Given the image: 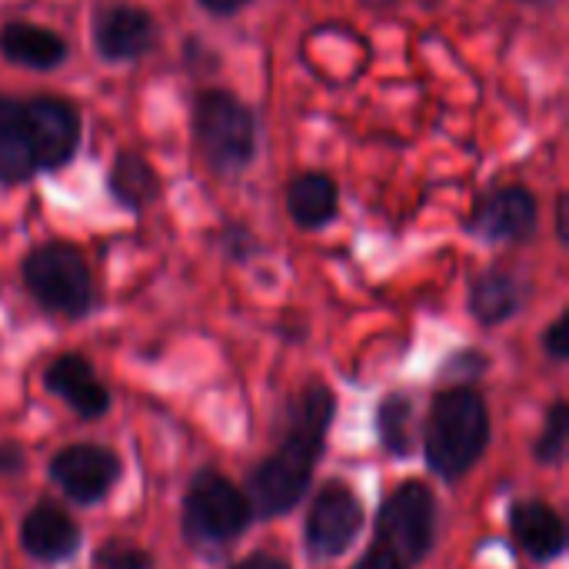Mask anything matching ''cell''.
I'll return each instance as SVG.
<instances>
[{
    "instance_id": "9a60e30c",
    "label": "cell",
    "mask_w": 569,
    "mask_h": 569,
    "mask_svg": "<svg viewBox=\"0 0 569 569\" xmlns=\"http://www.w3.org/2000/svg\"><path fill=\"white\" fill-rule=\"evenodd\" d=\"M510 527H513L517 543L533 560H553L567 547V527L557 517V510H550L547 503H520V507H513Z\"/></svg>"
},
{
    "instance_id": "d4e9b609",
    "label": "cell",
    "mask_w": 569,
    "mask_h": 569,
    "mask_svg": "<svg viewBox=\"0 0 569 569\" xmlns=\"http://www.w3.org/2000/svg\"><path fill=\"white\" fill-rule=\"evenodd\" d=\"M233 569H290L283 560H277V557H270V553H253V557H247L243 563H237Z\"/></svg>"
},
{
    "instance_id": "d6986e66",
    "label": "cell",
    "mask_w": 569,
    "mask_h": 569,
    "mask_svg": "<svg viewBox=\"0 0 569 569\" xmlns=\"http://www.w3.org/2000/svg\"><path fill=\"white\" fill-rule=\"evenodd\" d=\"M520 283L507 273H487L473 283L470 310L480 323H503L520 310Z\"/></svg>"
},
{
    "instance_id": "e0dca14e",
    "label": "cell",
    "mask_w": 569,
    "mask_h": 569,
    "mask_svg": "<svg viewBox=\"0 0 569 569\" xmlns=\"http://www.w3.org/2000/svg\"><path fill=\"white\" fill-rule=\"evenodd\" d=\"M33 173L37 167L23 127V103L0 97V183H20Z\"/></svg>"
},
{
    "instance_id": "277c9868",
    "label": "cell",
    "mask_w": 569,
    "mask_h": 569,
    "mask_svg": "<svg viewBox=\"0 0 569 569\" xmlns=\"http://www.w3.org/2000/svg\"><path fill=\"white\" fill-rule=\"evenodd\" d=\"M250 517L253 510L243 490H237L227 477L213 470H203L193 477L187 500H183V533L193 547L200 550L227 547L247 530Z\"/></svg>"
},
{
    "instance_id": "7a4b0ae2",
    "label": "cell",
    "mask_w": 569,
    "mask_h": 569,
    "mask_svg": "<svg viewBox=\"0 0 569 569\" xmlns=\"http://www.w3.org/2000/svg\"><path fill=\"white\" fill-rule=\"evenodd\" d=\"M490 443V413L477 390L457 387L433 400L427 423V463L437 477H463Z\"/></svg>"
},
{
    "instance_id": "9c48e42d",
    "label": "cell",
    "mask_w": 569,
    "mask_h": 569,
    "mask_svg": "<svg viewBox=\"0 0 569 569\" xmlns=\"http://www.w3.org/2000/svg\"><path fill=\"white\" fill-rule=\"evenodd\" d=\"M50 477L67 497H73L80 503H97L117 483L120 460L107 447L77 443V447H67L53 457Z\"/></svg>"
},
{
    "instance_id": "7402d4cb",
    "label": "cell",
    "mask_w": 569,
    "mask_h": 569,
    "mask_svg": "<svg viewBox=\"0 0 569 569\" xmlns=\"http://www.w3.org/2000/svg\"><path fill=\"white\" fill-rule=\"evenodd\" d=\"M97 563L103 569H150L153 560L150 553L137 550V547H127V543H110L97 553Z\"/></svg>"
},
{
    "instance_id": "5b68a950",
    "label": "cell",
    "mask_w": 569,
    "mask_h": 569,
    "mask_svg": "<svg viewBox=\"0 0 569 569\" xmlns=\"http://www.w3.org/2000/svg\"><path fill=\"white\" fill-rule=\"evenodd\" d=\"M23 280H27V290L37 297V303L53 313L83 317L93 303L90 270L83 257L67 243L37 247L23 263Z\"/></svg>"
},
{
    "instance_id": "2e32d148",
    "label": "cell",
    "mask_w": 569,
    "mask_h": 569,
    "mask_svg": "<svg viewBox=\"0 0 569 569\" xmlns=\"http://www.w3.org/2000/svg\"><path fill=\"white\" fill-rule=\"evenodd\" d=\"M337 207H340V190L327 173H303L290 183L287 210L297 227L317 230L337 217Z\"/></svg>"
},
{
    "instance_id": "52a82bcc",
    "label": "cell",
    "mask_w": 569,
    "mask_h": 569,
    "mask_svg": "<svg viewBox=\"0 0 569 569\" xmlns=\"http://www.w3.org/2000/svg\"><path fill=\"white\" fill-rule=\"evenodd\" d=\"M23 127L37 170L67 167L80 147V113L60 97H33L23 103Z\"/></svg>"
},
{
    "instance_id": "8992f818",
    "label": "cell",
    "mask_w": 569,
    "mask_h": 569,
    "mask_svg": "<svg viewBox=\"0 0 569 569\" xmlns=\"http://www.w3.org/2000/svg\"><path fill=\"white\" fill-rule=\"evenodd\" d=\"M437 533V503L423 483H403L383 500L377 517V547L397 557L403 567L420 563Z\"/></svg>"
},
{
    "instance_id": "6da1fadb",
    "label": "cell",
    "mask_w": 569,
    "mask_h": 569,
    "mask_svg": "<svg viewBox=\"0 0 569 569\" xmlns=\"http://www.w3.org/2000/svg\"><path fill=\"white\" fill-rule=\"evenodd\" d=\"M333 420V393L310 387L290 407V430L273 457H267L247 480L250 510L257 517H280L300 503L313 467L323 453V433Z\"/></svg>"
},
{
    "instance_id": "4fadbf2b",
    "label": "cell",
    "mask_w": 569,
    "mask_h": 569,
    "mask_svg": "<svg viewBox=\"0 0 569 569\" xmlns=\"http://www.w3.org/2000/svg\"><path fill=\"white\" fill-rule=\"evenodd\" d=\"M20 540L30 557L43 563H57V560H67L80 547V530L60 507L40 503L27 513Z\"/></svg>"
},
{
    "instance_id": "ffe728a7",
    "label": "cell",
    "mask_w": 569,
    "mask_h": 569,
    "mask_svg": "<svg viewBox=\"0 0 569 569\" xmlns=\"http://www.w3.org/2000/svg\"><path fill=\"white\" fill-rule=\"evenodd\" d=\"M410 420H413V403L403 393H393L380 403V440L393 457L410 453Z\"/></svg>"
},
{
    "instance_id": "603a6c76",
    "label": "cell",
    "mask_w": 569,
    "mask_h": 569,
    "mask_svg": "<svg viewBox=\"0 0 569 569\" xmlns=\"http://www.w3.org/2000/svg\"><path fill=\"white\" fill-rule=\"evenodd\" d=\"M567 317H560L550 330H547V337H543V350L553 357V360H567L569 357V330H567Z\"/></svg>"
},
{
    "instance_id": "5bb4252c",
    "label": "cell",
    "mask_w": 569,
    "mask_h": 569,
    "mask_svg": "<svg viewBox=\"0 0 569 569\" xmlns=\"http://www.w3.org/2000/svg\"><path fill=\"white\" fill-rule=\"evenodd\" d=\"M0 53L30 70H50L67 60V43L47 27H33L23 20H13L0 30Z\"/></svg>"
},
{
    "instance_id": "484cf974",
    "label": "cell",
    "mask_w": 569,
    "mask_h": 569,
    "mask_svg": "<svg viewBox=\"0 0 569 569\" xmlns=\"http://www.w3.org/2000/svg\"><path fill=\"white\" fill-rule=\"evenodd\" d=\"M250 0H200V7L203 10H210V13H220V17H227V13H237L240 7H247Z\"/></svg>"
},
{
    "instance_id": "8fae6325",
    "label": "cell",
    "mask_w": 569,
    "mask_h": 569,
    "mask_svg": "<svg viewBox=\"0 0 569 569\" xmlns=\"http://www.w3.org/2000/svg\"><path fill=\"white\" fill-rule=\"evenodd\" d=\"M93 43L103 60H133L153 43V20L140 7H107L93 23Z\"/></svg>"
},
{
    "instance_id": "ac0fdd59",
    "label": "cell",
    "mask_w": 569,
    "mask_h": 569,
    "mask_svg": "<svg viewBox=\"0 0 569 569\" xmlns=\"http://www.w3.org/2000/svg\"><path fill=\"white\" fill-rule=\"evenodd\" d=\"M110 193L127 207V210H140L147 207L157 193H160V180L153 173V167L140 157V153H120L110 167Z\"/></svg>"
},
{
    "instance_id": "ba28073f",
    "label": "cell",
    "mask_w": 569,
    "mask_h": 569,
    "mask_svg": "<svg viewBox=\"0 0 569 569\" xmlns=\"http://www.w3.org/2000/svg\"><path fill=\"white\" fill-rule=\"evenodd\" d=\"M360 527H363L360 500L347 487L333 483L317 497V503L307 517V547H310V553H317L323 560L340 557L350 550Z\"/></svg>"
},
{
    "instance_id": "4316f807",
    "label": "cell",
    "mask_w": 569,
    "mask_h": 569,
    "mask_svg": "<svg viewBox=\"0 0 569 569\" xmlns=\"http://www.w3.org/2000/svg\"><path fill=\"white\" fill-rule=\"evenodd\" d=\"M557 233H560V240H567V197H560L557 200Z\"/></svg>"
},
{
    "instance_id": "44dd1931",
    "label": "cell",
    "mask_w": 569,
    "mask_h": 569,
    "mask_svg": "<svg viewBox=\"0 0 569 569\" xmlns=\"http://www.w3.org/2000/svg\"><path fill=\"white\" fill-rule=\"evenodd\" d=\"M567 433H569V410L567 403H553L550 417H547V427H543V437L537 443V460L540 463H560L563 453H567Z\"/></svg>"
},
{
    "instance_id": "cb8c5ba5",
    "label": "cell",
    "mask_w": 569,
    "mask_h": 569,
    "mask_svg": "<svg viewBox=\"0 0 569 569\" xmlns=\"http://www.w3.org/2000/svg\"><path fill=\"white\" fill-rule=\"evenodd\" d=\"M353 569H407V567H403L397 557H390L387 550L373 547V550H370V553H367V557H363V560H360Z\"/></svg>"
},
{
    "instance_id": "3957f363",
    "label": "cell",
    "mask_w": 569,
    "mask_h": 569,
    "mask_svg": "<svg viewBox=\"0 0 569 569\" xmlns=\"http://www.w3.org/2000/svg\"><path fill=\"white\" fill-rule=\"evenodd\" d=\"M193 143L220 173H240L257 153V120L227 90H207L193 103Z\"/></svg>"
},
{
    "instance_id": "30bf717a",
    "label": "cell",
    "mask_w": 569,
    "mask_h": 569,
    "mask_svg": "<svg viewBox=\"0 0 569 569\" xmlns=\"http://www.w3.org/2000/svg\"><path fill=\"white\" fill-rule=\"evenodd\" d=\"M470 233L490 243L527 240L537 230V200L527 187H503L483 197L470 217Z\"/></svg>"
},
{
    "instance_id": "7c38bea8",
    "label": "cell",
    "mask_w": 569,
    "mask_h": 569,
    "mask_svg": "<svg viewBox=\"0 0 569 569\" xmlns=\"http://www.w3.org/2000/svg\"><path fill=\"white\" fill-rule=\"evenodd\" d=\"M43 383H47V390L53 397H60L67 407H73L87 420L103 417L107 407H110V393L100 387L97 373L80 357H60V360H53L47 367V373H43Z\"/></svg>"
}]
</instances>
